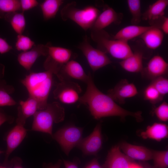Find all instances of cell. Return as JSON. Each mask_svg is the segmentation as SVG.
<instances>
[{"mask_svg": "<svg viewBox=\"0 0 168 168\" xmlns=\"http://www.w3.org/2000/svg\"><path fill=\"white\" fill-rule=\"evenodd\" d=\"M86 83V91L80 97L79 101L87 106L91 114L95 119L117 116L124 119L127 116H131L134 117L138 122L142 120L141 111H128L117 104L108 95L100 91L95 85L90 73H88V78Z\"/></svg>", "mask_w": 168, "mask_h": 168, "instance_id": "obj_1", "label": "cell"}, {"mask_svg": "<svg viewBox=\"0 0 168 168\" xmlns=\"http://www.w3.org/2000/svg\"><path fill=\"white\" fill-rule=\"evenodd\" d=\"M53 73L46 70L42 72H30L21 80L26 87L29 96L38 102L40 110L45 109L53 83Z\"/></svg>", "mask_w": 168, "mask_h": 168, "instance_id": "obj_2", "label": "cell"}, {"mask_svg": "<svg viewBox=\"0 0 168 168\" xmlns=\"http://www.w3.org/2000/svg\"><path fill=\"white\" fill-rule=\"evenodd\" d=\"M31 130L47 133L53 135V124L62 121L64 110L57 102L48 103L46 107L38 111L34 115Z\"/></svg>", "mask_w": 168, "mask_h": 168, "instance_id": "obj_3", "label": "cell"}, {"mask_svg": "<svg viewBox=\"0 0 168 168\" xmlns=\"http://www.w3.org/2000/svg\"><path fill=\"white\" fill-rule=\"evenodd\" d=\"M76 6L75 2L65 5L61 11L62 19L64 21L71 20L85 30L91 29L100 13V11L93 6L82 8H78Z\"/></svg>", "mask_w": 168, "mask_h": 168, "instance_id": "obj_4", "label": "cell"}, {"mask_svg": "<svg viewBox=\"0 0 168 168\" xmlns=\"http://www.w3.org/2000/svg\"><path fill=\"white\" fill-rule=\"evenodd\" d=\"M91 36L102 51L109 53L116 58L123 60L133 53L127 41L110 39L103 30H92Z\"/></svg>", "mask_w": 168, "mask_h": 168, "instance_id": "obj_5", "label": "cell"}, {"mask_svg": "<svg viewBox=\"0 0 168 168\" xmlns=\"http://www.w3.org/2000/svg\"><path fill=\"white\" fill-rule=\"evenodd\" d=\"M83 129L74 126L62 128L53 134L52 137L68 155L71 150L77 146L82 138Z\"/></svg>", "mask_w": 168, "mask_h": 168, "instance_id": "obj_6", "label": "cell"}, {"mask_svg": "<svg viewBox=\"0 0 168 168\" xmlns=\"http://www.w3.org/2000/svg\"><path fill=\"white\" fill-rule=\"evenodd\" d=\"M47 57L44 63L46 70L57 75L62 66L70 60L72 53L69 49L53 46L49 43Z\"/></svg>", "mask_w": 168, "mask_h": 168, "instance_id": "obj_7", "label": "cell"}, {"mask_svg": "<svg viewBox=\"0 0 168 168\" xmlns=\"http://www.w3.org/2000/svg\"><path fill=\"white\" fill-rule=\"evenodd\" d=\"M58 77L60 82L54 91V98L66 104H74L79 101L82 91L80 86L76 83L66 80L62 77Z\"/></svg>", "mask_w": 168, "mask_h": 168, "instance_id": "obj_8", "label": "cell"}, {"mask_svg": "<svg viewBox=\"0 0 168 168\" xmlns=\"http://www.w3.org/2000/svg\"><path fill=\"white\" fill-rule=\"evenodd\" d=\"M78 48L85 57L90 67L93 71L112 63L105 53L100 49L93 47L90 44L86 36L79 45Z\"/></svg>", "mask_w": 168, "mask_h": 168, "instance_id": "obj_9", "label": "cell"}, {"mask_svg": "<svg viewBox=\"0 0 168 168\" xmlns=\"http://www.w3.org/2000/svg\"><path fill=\"white\" fill-rule=\"evenodd\" d=\"M101 126L97 124L92 133L88 136L82 139L77 146L87 155H96L101 148L102 138Z\"/></svg>", "mask_w": 168, "mask_h": 168, "instance_id": "obj_10", "label": "cell"}, {"mask_svg": "<svg viewBox=\"0 0 168 168\" xmlns=\"http://www.w3.org/2000/svg\"><path fill=\"white\" fill-rule=\"evenodd\" d=\"M138 93L135 86L133 83H129L126 79H124L113 88L110 90L107 95L114 101L123 104L124 103L126 99L133 97Z\"/></svg>", "mask_w": 168, "mask_h": 168, "instance_id": "obj_11", "label": "cell"}, {"mask_svg": "<svg viewBox=\"0 0 168 168\" xmlns=\"http://www.w3.org/2000/svg\"><path fill=\"white\" fill-rule=\"evenodd\" d=\"M48 53V43L45 45H35L31 49L19 54L17 58L18 61L26 70H30L37 59L41 56H47Z\"/></svg>", "mask_w": 168, "mask_h": 168, "instance_id": "obj_12", "label": "cell"}, {"mask_svg": "<svg viewBox=\"0 0 168 168\" xmlns=\"http://www.w3.org/2000/svg\"><path fill=\"white\" fill-rule=\"evenodd\" d=\"M27 134L24 125L17 124L8 133L6 138L7 148L5 162L7 161L12 152L20 145Z\"/></svg>", "mask_w": 168, "mask_h": 168, "instance_id": "obj_13", "label": "cell"}, {"mask_svg": "<svg viewBox=\"0 0 168 168\" xmlns=\"http://www.w3.org/2000/svg\"><path fill=\"white\" fill-rule=\"evenodd\" d=\"M122 17V14L117 13L111 7L106 6L98 16L91 28L92 30H102L113 23H119Z\"/></svg>", "mask_w": 168, "mask_h": 168, "instance_id": "obj_14", "label": "cell"}, {"mask_svg": "<svg viewBox=\"0 0 168 168\" xmlns=\"http://www.w3.org/2000/svg\"><path fill=\"white\" fill-rule=\"evenodd\" d=\"M133 162L120 151L119 146H115L109 152L105 164V168H128Z\"/></svg>", "mask_w": 168, "mask_h": 168, "instance_id": "obj_15", "label": "cell"}, {"mask_svg": "<svg viewBox=\"0 0 168 168\" xmlns=\"http://www.w3.org/2000/svg\"><path fill=\"white\" fill-rule=\"evenodd\" d=\"M119 147L124 154L132 159L146 161L152 159V150L146 147L125 142H121Z\"/></svg>", "mask_w": 168, "mask_h": 168, "instance_id": "obj_16", "label": "cell"}, {"mask_svg": "<svg viewBox=\"0 0 168 168\" xmlns=\"http://www.w3.org/2000/svg\"><path fill=\"white\" fill-rule=\"evenodd\" d=\"M18 108L17 118L16 123L24 125L26 119L31 116H34L40 107L38 101L34 98L29 96L25 101H20Z\"/></svg>", "mask_w": 168, "mask_h": 168, "instance_id": "obj_17", "label": "cell"}, {"mask_svg": "<svg viewBox=\"0 0 168 168\" xmlns=\"http://www.w3.org/2000/svg\"><path fill=\"white\" fill-rule=\"evenodd\" d=\"M168 64L159 55L154 56L149 61L144 71L147 76L154 79L162 76L168 72Z\"/></svg>", "mask_w": 168, "mask_h": 168, "instance_id": "obj_18", "label": "cell"}, {"mask_svg": "<svg viewBox=\"0 0 168 168\" xmlns=\"http://www.w3.org/2000/svg\"><path fill=\"white\" fill-rule=\"evenodd\" d=\"M64 74L69 77L83 81L85 83L88 78V74L87 75L80 64L74 60H70L63 65L56 75Z\"/></svg>", "mask_w": 168, "mask_h": 168, "instance_id": "obj_19", "label": "cell"}, {"mask_svg": "<svg viewBox=\"0 0 168 168\" xmlns=\"http://www.w3.org/2000/svg\"><path fill=\"white\" fill-rule=\"evenodd\" d=\"M140 36L148 48L155 49L162 44L164 33L161 29L154 26Z\"/></svg>", "mask_w": 168, "mask_h": 168, "instance_id": "obj_20", "label": "cell"}, {"mask_svg": "<svg viewBox=\"0 0 168 168\" xmlns=\"http://www.w3.org/2000/svg\"><path fill=\"white\" fill-rule=\"evenodd\" d=\"M154 26H143L133 25L127 26L118 31L114 36L113 39L128 42L129 40L140 36Z\"/></svg>", "mask_w": 168, "mask_h": 168, "instance_id": "obj_21", "label": "cell"}, {"mask_svg": "<svg viewBox=\"0 0 168 168\" xmlns=\"http://www.w3.org/2000/svg\"><path fill=\"white\" fill-rule=\"evenodd\" d=\"M143 55L142 51H136L131 56L119 62V64L127 71L131 72H142L143 69Z\"/></svg>", "mask_w": 168, "mask_h": 168, "instance_id": "obj_22", "label": "cell"}, {"mask_svg": "<svg viewBox=\"0 0 168 168\" xmlns=\"http://www.w3.org/2000/svg\"><path fill=\"white\" fill-rule=\"evenodd\" d=\"M141 135L144 139L149 138L160 141L168 137V127L165 124L155 123L147 126L146 130L141 133Z\"/></svg>", "mask_w": 168, "mask_h": 168, "instance_id": "obj_23", "label": "cell"}, {"mask_svg": "<svg viewBox=\"0 0 168 168\" xmlns=\"http://www.w3.org/2000/svg\"><path fill=\"white\" fill-rule=\"evenodd\" d=\"M168 5V0H158L150 5L142 14V19L145 20L153 21L162 17Z\"/></svg>", "mask_w": 168, "mask_h": 168, "instance_id": "obj_24", "label": "cell"}, {"mask_svg": "<svg viewBox=\"0 0 168 168\" xmlns=\"http://www.w3.org/2000/svg\"><path fill=\"white\" fill-rule=\"evenodd\" d=\"M63 1L61 0H45L40 4L45 20L54 18Z\"/></svg>", "mask_w": 168, "mask_h": 168, "instance_id": "obj_25", "label": "cell"}, {"mask_svg": "<svg viewBox=\"0 0 168 168\" xmlns=\"http://www.w3.org/2000/svg\"><path fill=\"white\" fill-rule=\"evenodd\" d=\"M8 21L14 30L18 35L22 34L26 27V20L24 13L18 12L11 13L4 17Z\"/></svg>", "mask_w": 168, "mask_h": 168, "instance_id": "obj_26", "label": "cell"}, {"mask_svg": "<svg viewBox=\"0 0 168 168\" xmlns=\"http://www.w3.org/2000/svg\"><path fill=\"white\" fill-rule=\"evenodd\" d=\"M20 11V0H0V17Z\"/></svg>", "mask_w": 168, "mask_h": 168, "instance_id": "obj_27", "label": "cell"}, {"mask_svg": "<svg viewBox=\"0 0 168 168\" xmlns=\"http://www.w3.org/2000/svg\"><path fill=\"white\" fill-rule=\"evenodd\" d=\"M128 7L132 15L131 22L133 25H137L142 19L141 2L140 0H128Z\"/></svg>", "mask_w": 168, "mask_h": 168, "instance_id": "obj_28", "label": "cell"}, {"mask_svg": "<svg viewBox=\"0 0 168 168\" xmlns=\"http://www.w3.org/2000/svg\"><path fill=\"white\" fill-rule=\"evenodd\" d=\"M152 159L156 168H167L168 166V151L152 150Z\"/></svg>", "mask_w": 168, "mask_h": 168, "instance_id": "obj_29", "label": "cell"}, {"mask_svg": "<svg viewBox=\"0 0 168 168\" xmlns=\"http://www.w3.org/2000/svg\"><path fill=\"white\" fill-rule=\"evenodd\" d=\"M144 98L152 104H155L161 101L162 97L155 87L151 84L145 89Z\"/></svg>", "mask_w": 168, "mask_h": 168, "instance_id": "obj_30", "label": "cell"}, {"mask_svg": "<svg viewBox=\"0 0 168 168\" xmlns=\"http://www.w3.org/2000/svg\"><path fill=\"white\" fill-rule=\"evenodd\" d=\"M35 43L29 37L21 35H18L15 46L19 51H26L31 49L35 45Z\"/></svg>", "mask_w": 168, "mask_h": 168, "instance_id": "obj_31", "label": "cell"}, {"mask_svg": "<svg viewBox=\"0 0 168 168\" xmlns=\"http://www.w3.org/2000/svg\"><path fill=\"white\" fill-rule=\"evenodd\" d=\"M152 84L157 90L160 94L163 96L168 92V80L162 76L153 79Z\"/></svg>", "mask_w": 168, "mask_h": 168, "instance_id": "obj_32", "label": "cell"}, {"mask_svg": "<svg viewBox=\"0 0 168 168\" xmlns=\"http://www.w3.org/2000/svg\"><path fill=\"white\" fill-rule=\"evenodd\" d=\"M7 88L0 86V107L15 105L16 102L9 95Z\"/></svg>", "mask_w": 168, "mask_h": 168, "instance_id": "obj_33", "label": "cell"}, {"mask_svg": "<svg viewBox=\"0 0 168 168\" xmlns=\"http://www.w3.org/2000/svg\"><path fill=\"white\" fill-rule=\"evenodd\" d=\"M154 112L158 118L161 121L166 122L168 120V105L166 102H163L156 107Z\"/></svg>", "mask_w": 168, "mask_h": 168, "instance_id": "obj_34", "label": "cell"}, {"mask_svg": "<svg viewBox=\"0 0 168 168\" xmlns=\"http://www.w3.org/2000/svg\"><path fill=\"white\" fill-rule=\"evenodd\" d=\"M21 11L22 12L30 9L37 6L39 3L35 0H20Z\"/></svg>", "mask_w": 168, "mask_h": 168, "instance_id": "obj_35", "label": "cell"}, {"mask_svg": "<svg viewBox=\"0 0 168 168\" xmlns=\"http://www.w3.org/2000/svg\"><path fill=\"white\" fill-rule=\"evenodd\" d=\"M12 49V47L4 39L0 37V53H6Z\"/></svg>", "mask_w": 168, "mask_h": 168, "instance_id": "obj_36", "label": "cell"}, {"mask_svg": "<svg viewBox=\"0 0 168 168\" xmlns=\"http://www.w3.org/2000/svg\"><path fill=\"white\" fill-rule=\"evenodd\" d=\"M13 120V119L11 116L8 115L0 110V126L7 122L12 123Z\"/></svg>", "mask_w": 168, "mask_h": 168, "instance_id": "obj_37", "label": "cell"}, {"mask_svg": "<svg viewBox=\"0 0 168 168\" xmlns=\"http://www.w3.org/2000/svg\"><path fill=\"white\" fill-rule=\"evenodd\" d=\"M161 29L164 33L167 34H168V18L167 17H164L163 21L161 26Z\"/></svg>", "mask_w": 168, "mask_h": 168, "instance_id": "obj_38", "label": "cell"}, {"mask_svg": "<svg viewBox=\"0 0 168 168\" xmlns=\"http://www.w3.org/2000/svg\"><path fill=\"white\" fill-rule=\"evenodd\" d=\"M85 168H102L96 159H93Z\"/></svg>", "mask_w": 168, "mask_h": 168, "instance_id": "obj_39", "label": "cell"}, {"mask_svg": "<svg viewBox=\"0 0 168 168\" xmlns=\"http://www.w3.org/2000/svg\"><path fill=\"white\" fill-rule=\"evenodd\" d=\"M65 168H78L77 164L74 162L63 160Z\"/></svg>", "mask_w": 168, "mask_h": 168, "instance_id": "obj_40", "label": "cell"}, {"mask_svg": "<svg viewBox=\"0 0 168 168\" xmlns=\"http://www.w3.org/2000/svg\"><path fill=\"white\" fill-rule=\"evenodd\" d=\"M13 161L15 163L13 168H23L21 166V160L19 158H16L14 159Z\"/></svg>", "mask_w": 168, "mask_h": 168, "instance_id": "obj_41", "label": "cell"}, {"mask_svg": "<svg viewBox=\"0 0 168 168\" xmlns=\"http://www.w3.org/2000/svg\"><path fill=\"white\" fill-rule=\"evenodd\" d=\"M140 165L143 168H156L154 166L151 165L146 161H142L140 162Z\"/></svg>", "mask_w": 168, "mask_h": 168, "instance_id": "obj_42", "label": "cell"}, {"mask_svg": "<svg viewBox=\"0 0 168 168\" xmlns=\"http://www.w3.org/2000/svg\"><path fill=\"white\" fill-rule=\"evenodd\" d=\"M128 168H143L140 165L134 163V162L132 163L129 166Z\"/></svg>", "mask_w": 168, "mask_h": 168, "instance_id": "obj_43", "label": "cell"}, {"mask_svg": "<svg viewBox=\"0 0 168 168\" xmlns=\"http://www.w3.org/2000/svg\"><path fill=\"white\" fill-rule=\"evenodd\" d=\"M61 163V161H59L56 164L54 165H50L47 167L46 168H60Z\"/></svg>", "mask_w": 168, "mask_h": 168, "instance_id": "obj_44", "label": "cell"}, {"mask_svg": "<svg viewBox=\"0 0 168 168\" xmlns=\"http://www.w3.org/2000/svg\"><path fill=\"white\" fill-rule=\"evenodd\" d=\"M0 168H10L9 167H6L3 166H0Z\"/></svg>", "mask_w": 168, "mask_h": 168, "instance_id": "obj_45", "label": "cell"}, {"mask_svg": "<svg viewBox=\"0 0 168 168\" xmlns=\"http://www.w3.org/2000/svg\"><path fill=\"white\" fill-rule=\"evenodd\" d=\"M4 152L3 151H1L0 150V155L2 153H3Z\"/></svg>", "mask_w": 168, "mask_h": 168, "instance_id": "obj_46", "label": "cell"}]
</instances>
